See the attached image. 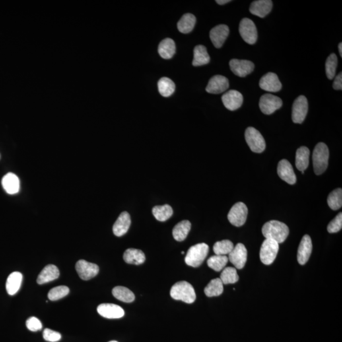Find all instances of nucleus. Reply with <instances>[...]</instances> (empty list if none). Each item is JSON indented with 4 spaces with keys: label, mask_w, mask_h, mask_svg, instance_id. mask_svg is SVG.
I'll return each mask as SVG.
<instances>
[{
    "label": "nucleus",
    "mask_w": 342,
    "mask_h": 342,
    "mask_svg": "<svg viewBox=\"0 0 342 342\" xmlns=\"http://www.w3.org/2000/svg\"><path fill=\"white\" fill-rule=\"evenodd\" d=\"M262 232L265 239H270L282 244L289 234V228L283 222L278 220H270L263 226Z\"/></svg>",
    "instance_id": "nucleus-1"
},
{
    "label": "nucleus",
    "mask_w": 342,
    "mask_h": 342,
    "mask_svg": "<svg viewBox=\"0 0 342 342\" xmlns=\"http://www.w3.org/2000/svg\"><path fill=\"white\" fill-rule=\"evenodd\" d=\"M170 295L174 300L192 304L196 299L194 288L187 281H179L175 283L171 288Z\"/></svg>",
    "instance_id": "nucleus-2"
},
{
    "label": "nucleus",
    "mask_w": 342,
    "mask_h": 342,
    "mask_svg": "<svg viewBox=\"0 0 342 342\" xmlns=\"http://www.w3.org/2000/svg\"><path fill=\"white\" fill-rule=\"evenodd\" d=\"M329 156V150L326 144H317L312 154L313 167L316 174H323L326 170L328 166Z\"/></svg>",
    "instance_id": "nucleus-3"
},
{
    "label": "nucleus",
    "mask_w": 342,
    "mask_h": 342,
    "mask_svg": "<svg viewBox=\"0 0 342 342\" xmlns=\"http://www.w3.org/2000/svg\"><path fill=\"white\" fill-rule=\"evenodd\" d=\"M209 250V246L204 243L193 245L187 251L185 263L189 266L199 267L207 257Z\"/></svg>",
    "instance_id": "nucleus-4"
},
{
    "label": "nucleus",
    "mask_w": 342,
    "mask_h": 342,
    "mask_svg": "<svg viewBox=\"0 0 342 342\" xmlns=\"http://www.w3.org/2000/svg\"><path fill=\"white\" fill-rule=\"evenodd\" d=\"M245 140H246L250 150L255 153H262L264 151L265 142L260 132L252 127H248L245 131Z\"/></svg>",
    "instance_id": "nucleus-5"
},
{
    "label": "nucleus",
    "mask_w": 342,
    "mask_h": 342,
    "mask_svg": "<svg viewBox=\"0 0 342 342\" xmlns=\"http://www.w3.org/2000/svg\"><path fill=\"white\" fill-rule=\"evenodd\" d=\"M279 251V244L275 241L265 239L261 247L260 258L265 265H270L275 261Z\"/></svg>",
    "instance_id": "nucleus-6"
},
{
    "label": "nucleus",
    "mask_w": 342,
    "mask_h": 342,
    "mask_svg": "<svg viewBox=\"0 0 342 342\" xmlns=\"http://www.w3.org/2000/svg\"><path fill=\"white\" fill-rule=\"evenodd\" d=\"M239 32L243 40L248 44L253 45L257 42L258 38L257 28L250 18H244L241 20Z\"/></svg>",
    "instance_id": "nucleus-7"
},
{
    "label": "nucleus",
    "mask_w": 342,
    "mask_h": 342,
    "mask_svg": "<svg viewBox=\"0 0 342 342\" xmlns=\"http://www.w3.org/2000/svg\"><path fill=\"white\" fill-rule=\"evenodd\" d=\"M248 209L246 205L243 202H238L231 209L228 213V219L230 223L236 227H240L246 222Z\"/></svg>",
    "instance_id": "nucleus-8"
},
{
    "label": "nucleus",
    "mask_w": 342,
    "mask_h": 342,
    "mask_svg": "<svg viewBox=\"0 0 342 342\" xmlns=\"http://www.w3.org/2000/svg\"><path fill=\"white\" fill-rule=\"evenodd\" d=\"M283 106L281 99L271 94H265L259 101V107L263 114L271 115Z\"/></svg>",
    "instance_id": "nucleus-9"
},
{
    "label": "nucleus",
    "mask_w": 342,
    "mask_h": 342,
    "mask_svg": "<svg viewBox=\"0 0 342 342\" xmlns=\"http://www.w3.org/2000/svg\"><path fill=\"white\" fill-rule=\"evenodd\" d=\"M308 112V102L306 96H298L292 107V121L294 123L302 124Z\"/></svg>",
    "instance_id": "nucleus-10"
},
{
    "label": "nucleus",
    "mask_w": 342,
    "mask_h": 342,
    "mask_svg": "<svg viewBox=\"0 0 342 342\" xmlns=\"http://www.w3.org/2000/svg\"><path fill=\"white\" fill-rule=\"evenodd\" d=\"M230 69L233 74L240 78L246 77L254 70L252 62L247 60L233 59L230 62Z\"/></svg>",
    "instance_id": "nucleus-11"
},
{
    "label": "nucleus",
    "mask_w": 342,
    "mask_h": 342,
    "mask_svg": "<svg viewBox=\"0 0 342 342\" xmlns=\"http://www.w3.org/2000/svg\"><path fill=\"white\" fill-rule=\"evenodd\" d=\"M228 255V260H230L236 268H244L247 260V250L244 244H237Z\"/></svg>",
    "instance_id": "nucleus-12"
},
{
    "label": "nucleus",
    "mask_w": 342,
    "mask_h": 342,
    "mask_svg": "<svg viewBox=\"0 0 342 342\" xmlns=\"http://www.w3.org/2000/svg\"><path fill=\"white\" fill-rule=\"evenodd\" d=\"M76 269L79 277L86 281L95 277L99 273L97 265L84 260H80L76 263Z\"/></svg>",
    "instance_id": "nucleus-13"
},
{
    "label": "nucleus",
    "mask_w": 342,
    "mask_h": 342,
    "mask_svg": "<svg viewBox=\"0 0 342 342\" xmlns=\"http://www.w3.org/2000/svg\"><path fill=\"white\" fill-rule=\"evenodd\" d=\"M222 101L226 108L234 111L240 108L244 102V97L241 93L236 90H230L222 96Z\"/></svg>",
    "instance_id": "nucleus-14"
},
{
    "label": "nucleus",
    "mask_w": 342,
    "mask_h": 342,
    "mask_svg": "<svg viewBox=\"0 0 342 342\" xmlns=\"http://www.w3.org/2000/svg\"><path fill=\"white\" fill-rule=\"evenodd\" d=\"M259 86L262 90L268 92H278L281 90L282 84L277 74L268 73L262 77Z\"/></svg>",
    "instance_id": "nucleus-15"
},
{
    "label": "nucleus",
    "mask_w": 342,
    "mask_h": 342,
    "mask_svg": "<svg viewBox=\"0 0 342 342\" xmlns=\"http://www.w3.org/2000/svg\"><path fill=\"white\" fill-rule=\"evenodd\" d=\"M229 33L230 30L226 25H218L212 28L210 32V38L214 46L217 48H221L229 36Z\"/></svg>",
    "instance_id": "nucleus-16"
},
{
    "label": "nucleus",
    "mask_w": 342,
    "mask_h": 342,
    "mask_svg": "<svg viewBox=\"0 0 342 342\" xmlns=\"http://www.w3.org/2000/svg\"><path fill=\"white\" fill-rule=\"evenodd\" d=\"M229 88V81L223 76L216 75L209 80L206 87V92L211 94H220L227 90Z\"/></svg>",
    "instance_id": "nucleus-17"
},
{
    "label": "nucleus",
    "mask_w": 342,
    "mask_h": 342,
    "mask_svg": "<svg viewBox=\"0 0 342 342\" xmlns=\"http://www.w3.org/2000/svg\"><path fill=\"white\" fill-rule=\"evenodd\" d=\"M98 314L108 319H119L124 316V311L117 305L113 304H102L98 307Z\"/></svg>",
    "instance_id": "nucleus-18"
},
{
    "label": "nucleus",
    "mask_w": 342,
    "mask_h": 342,
    "mask_svg": "<svg viewBox=\"0 0 342 342\" xmlns=\"http://www.w3.org/2000/svg\"><path fill=\"white\" fill-rule=\"evenodd\" d=\"M277 171L280 178L288 184L294 185L296 183V178L293 167L287 160L283 159L279 162Z\"/></svg>",
    "instance_id": "nucleus-19"
},
{
    "label": "nucleus",
    "mask_w": 342,
    "mask_h": 342,
    "mask_svg": "<svg viewBox=\"0 0 342 342\" xmlns=\"http://www.w3.org/2000/svg\"><path fill=\"white\" fill-rule=\"evenodd\" d=\"M312 250V240L308 234L303 236L298 247L297 261L300 265L306 264L310 258Z\"/></svg>",
    "instance_id": "nucleus-20"
},
{
    "label": "nucleus",
    "mask_w": 342,
    "mask_h": 342,
    "mask_svg": "<svg viewBox=\"0 0 342 342\" xmlns=\"http://www.w3.org/2000/svg\"><path fill=\"white\" fill-rule=\"evenodd\" d=\"M273 1L271 0H257L250 5V13L261 18L268 15L273 8Z\"/></svg>",
    "instance_id": "nucleus-21"
},
{
    "label": "nucleus",
    "mask_w": 342,
    "mask_h": 342,
    "mask_svg": "<svg viewBox=\"0 0 342 342\" xmlns=\"http://www.w3.org/2000/svg\"><path fill=\"white\" fill-rule=\"evenodd\" d=\"M131 224V218L129 213L127 212H122L113 226L114 234L119 237L124 235L129 230Z\"/></svg>",
    "instance_id": "nucleus-22"
},
{
    "label": "nucleus",
    "mask_w": 342,
    "mask_h": 342,
    "mask_svg": "<svg viewBox=\"0 0 342 342\" xmlns=\"http://www.w3.org/2000/svg\"><path fill=\"white\" fill-rule=\"evenodd\" d=\"M2 186L8 194H16L20 189L19 179L14 173H8L2 179Z\"/></svg>",
    "instance_id": "nucleus-23"
},
{
    "label": "nucleus",
    "mask_w": 342,
    "mask_h": 342,
    "mask_svg": "<svg viewBox=\"0 0 342 342\" xmlns=\"http://www.w3.org/2000/svg\"><path fill=\"white\" fill-rule=\"evenodd\" d=\"M60 272L59 269L55 265L49 264L47 265L45 268L41 271L38 278H37V283L39 285L49 283L57 280L59 277Z\"/></svg>",
    "instance_id": "nucleus-24"
},
{
    "label": "nucleus",
    "mask_w": 342,
    "mask_h": 342,
    "mask_svg": "<svg viewBox=\"0 0 342 342\" xmlns=\"http://www.w3.org/2000/svg\"><path fill=\"white\" fill-rule=\"evenodd\" d=\"M22 278V275L19 272H14L8 277L6 289L10 295H14L17 293L21 286Z\"/></svg>",
    "instance_id": "nucleus-25"
},
{
    "label": "nucleus",
    "mask_w": 342,
    "mask_h": 342,
    "mask_svg": "<svg viewBox=\"0 0 342 342\" xmlns=\"http://www.w3.org/2000/svg\"><path fill=\"white\" fill-rule=\"evenodd\" d=\"M158 52L164 59H170L176 53V45L171 38H166L158 45Z\"/></svg>",
    "instance_id": "nucleus-26"
},
{
    "label": "nucleus",
    "mask_w": 342,
    "mask_h": 342,
    "mask_svg": "<svg viewBox=\"0 0 342 342\" xmlns=\"http://www.w3.org/2000/svg\"><path fill=\"white\" fill-rule=\"evenodd\" d=\"M124 260L130 264L140 265L145 261V255L139 249H129L124 253Z\"/></svg>",
    "instance_id": "nucleus-27"
},
{
    "label": "nucleus",
    "mask_w": 342,
    "mask_h": 342,
    "mask_svg": "<svg viewBox=\"0 0 342 342\" xmlns=\"http://www.w3.org/2000/svg\"><path fill=\"white\" fill-rule=\"evenodd\" d=\"M193 53H194L192 62L193 66L198 67V66L207 65L209 63L211 58L208 54L205 47L203 45H198L195 47Z\"/></svg>",
    "instance_id": "nucleus-28"
},
{
    "label": "nucleus",
    "mask_w": 342,
    "mask_h": 342,
    "mask_svg": "<svg viewBox=\"0 0 342 342\" xmlns=\"http://www.w3.org/2000/svg\"><path fill=\"white\" fill-rule=\"evenodd\" d=\"M310 151L306 147H301L296 152L295 165L298 170L304 171L310 163Z\"/></svg>",
    "instance_id": "nucleus-29"
},
{
    "label": "nucleus",
    "mask_w": 342,
    "mask_h": 342,
    "mask_svg": "<svg viewBox=\"0 0 342 342\" xmlns=\"http://www.w3.org/2000/svg\"><path fill=\"white\" fill-rule=\"evenodd\" d=\"M191 224L189 220H185L177 224L172 230V235L178 242H182L186 239L189 231L191 230Z\"/></svg>",
    "instance_id": "nucleus-30"
},
{
    "label": "nucleus",
    "mask_w": 342,
    "mask_h": 342,
    "mask_svg": "<svg viewBox=\"0 0 342 342\" xmlns=\"http://www.w3.org/2000/svg\"><path fill=\"white\" fill-rule=\"evenodd\" d=\"M196 24V17L191 14H186L181 17L178 23L179 32L187 34L192 31Z\"/></svg>",
    "instance_id": "nucleus-31"
},
{
    "label": "nucleus",
    "mask_w": 342,
    "mask_h": 342,
    "mask_svg": "<svg viewBox=\"0 0 342 342\" xmlns=\"http://www.w3.org/2000/svg\"><path fill=\"white\" fill-rule=\"evenodd\" d=\"M112 294L115 298L123 302L131 303L135 299V296L133 292L124 286L115 287L112 290Z\"/></svg>",
    "instance_id": "nucleus-32"
},
{
    "label": "nucleus",
    "mask_w": 342,
    "mask_h": 342,
    "mask_svg": "<svg viewBox=\"0 0 342 342\" xmlns=\"http://www.w3.org/2000/svg\"><path fill=\"white\" fill-rule=\"evenodd\" d=\"M224 287L223 283L220 278H216L211 280L210 283L205 288L204 292L206 296L209 297L212 296H219L223 292Z\"/></svg>",
    "instance_id": "nucleus-33"
},
{
    "label": "nucleus",
    "mask_w": 342,
    "mask_h": 342,
    "mask_svg": "<svg viewBox=\"0 0 342 342\" xmlns=\"http://www.w3.org/2000/svg\"><path fill=\"white\" fill-rule=\"evenodd\" d=\"M176 86L170 78H162L158 82V90L164 97H169L174 93Z\"/></svg>",
    "instance_id": "nucleus-34"
},
{
    "label": "nucleus",
    "mask_w": 342,
    "mask_h": 342,
    "mask_svg": "<svg viewBox=\"0 0 342 342\" xmlns=\"http://www.w3.org/2000/svg\"><path fill=\"white\" fill-rule=\"evenodd\" d=\"M154 217L159 221L164 222L171 218L173 214L172 208L170 205L155 206L152 209Z\"/></svg>",
    "instance_id": "nucleus-35"
},
{
    "label": "nucleus",
    "mask_w": 342,
    "mask_h": 342,
    "mask_svg": "<svg viewBox=\"0 0 342 342\" xmlns=\"http://www.w3.org/2000/svg\"><path fill=\"white\" fill-rule=\"evenodd\" d=\"M228 262L226 255H215L210 257L207 261L208 266L216 271H220L225 267Z\"/></svg>",
    "instance_id": "nucleus-36"
},
{
    "label": "nucleus",
    "mask_w": 342,
    "mask_h": 342,
    "mask_svg": "<svg viewBox=\"0 0 342 342\" xmlns=\"http://www.w3.org/2000/svg\"><path fill=\"white\" fill-rule=\"evenodd\" d=\"M220 279L224 285L236 283L239 280L236 269L232 267H226L222 271Z\"/></svg>",
    "instance_id": "nucleus-37"
},
{
    "label": "nucleus",
    "mask_w": 342,
    "mask_h": 342,
    "mask_svg": "<svg viewBox=\"0 0 342 342\" xmlns=\"http://www.w3.org/2000/svg\"><path fill=\"white\" fill-rule=\"evenodd\" d=\"M327 204L331 209H341L342 205V189L338 188L333 190L327 197Z\"/></svg>",
    "instance_id": "nucleus-38"
},
{
    "label": "nucleus",
    "mask_w": 342,
    "mask_h": 342,
    "mask_svg": "<svg viewBox=\"0 0 342 342\" xmlns=\"http://www.w3.org/2000/svg\"><path fill=\"white\" fill-rule=\"evenodd\" d=\"M233 248V244L230 240H224L216 242L213 250L216 255H226L232 252Z\"/></svg>",
    "instance_id": "nucleus-39"
},
{
    "label": "nucleus",
    "mask_w": 342,
    "mask_h": 342,
    "mask_svg": "<svg viewBox=\"0 0 342 342\" xmlns=\"http://www.w3.org/2000/svg\"><path fill=\"white\" fill-rule=\"evenodd\" d=\"M338 65V59L337 55L335 53H332L329 55L326 60L325 69H326V74L329 79H334L336 70H337Z\"/></svg>",
    "instance_id": "nucleus-40"
},
{
    "label": "nucleus",
    "mask_w": 342,
    "mask_h": 342,
    "mask_svg": "<svg viewBox=\"0 0 342 342\" xmlns=\"http://www.w3.org/2000/svg\"><path fill=\"white\" fill-rule=\"evenodd\" d=\"M69 288L66 286H59L52 288L49 292L48 297L51 301H56V300L61 299L69 293Z\"/></svg>",
    "instance_id": "nucleus-41"
},
{
    "label": "nucleus",
    "mask_w": 342,
    "mask_h": 342,
    "mask_svg": "<svg viewBox=\"0 0 342 342\" xmlns=\"http://www.w3.org/2000/svg\"><path fill=\"white\" fill-rule=\"evenodd\" d=\"M342 228V213L338 214L334 219L331 220L327 226V232L329 233H335L340 232Z\"/></svg>",
    "instance_id": "nucleus-42"
},
{
    "label": "nucleus",
    "mask_w": 342,
    "mask_h": 342,
    "mask_svg": "<svg viewBox=\"0 0 342 342\" xmlns=\"http://www.w3.org/2000/svg\"><path fill=\"white\" fill-rule=\"evenodd\" d=\"M43 338L45 341L50 342H57L61 339V335L57 331L50 329H45L43 332Z\"/></svg>",
    "instance_id": "nucleus-43"
},
{
    "label": "nucleus",
    "mask_w": 342,
    "mask_h": 342,
    "mask_svg": "<svg viewBox=\"0 0 342 342\" xmlns=\"http://www.w3.org/2000/svg\"><path fill=\"white\" fill-rule=\"evenodd\" d=\"M26 326L30 331H37L42 329V323L35 317L30 318L26 321Z\"/></svg>",
    "instance_id": "nucleus-44"
},
{
    "label": "nucleus",
    "mask_w": 342,
    "mask_h": 342,
    "mask_svg": "<svg viewBox=\"0 0 342 342\" xmlns=\"http://www.w3.org/2000/svg\"><path fill=\"white\" fill-rule=\"evenodd\" d=\"M333 87L336 90H342V73H341L336 76L333 82Z\"/></svg>",
    "instance_id": "nucleus-45"
},
{
    "label": "nucleus",
    "mask_w": 342,
    "mask_h": 342,
    "mask_svg": "<svg viewBox=\"0 0 342 342\" xmlns=\"http://www.w3.org/2000/svg\"><path fill=\"white\" fill-rule=\"evenodd\" d=\"M229 2H231L230 0H217V1H216V3L221 5H225V4L229 3Z\"/></svg>",
    "instance_id": "nucleus-46"
},
{
    "label": "nucleus",
    "mask_w": 342,
    "mask_h": 342,
    "mask_svg": "<svg viewBox=\"0 0 342 342\" xmlns=\"http://www.w3.org/2000/svg\"><path fill=\"white\" fill-rule=\"evenodd\" d=\"M339 51L340 53V55H341V57H342V43H340V44L339 45Z\"/></svg>",
    "instance_id": "nucleus-47"
},
{
    "label": "nucleus",
    "mask_w": 342,
    "mask_h": 342,
    "mask_svg": "<svg viewBox=\"0 0 342 342\" xmlns=\"http://www.w3.org/2000/svg\"><path fill=\"white\" fill-rule=\"evenodd\" d=\"M302 174H304V171H301Z\"/></svg>",
    "instance_id": "nucleus-48"
},
{
    "label": "nucleus",
    "mask_w": 342,
    "mask_h": 342,
    "mask_svg": "<svg viewBox=\"0 0 342 342\" xmlns=\"http://www.w3.org/2000/svg\"><path fill=\"white\" fill-rule=\"evenodd\" d=\"M117 342V341H111V342Z\"/></svg>",
    "instance_id": "nucleus-49"
},
{
    "label": "nucleus",
    "mask_w": 342,
    "mask_h": 342,
    "mask_svg": "<svg viewBox=\"0 0 342 342\" xmlns=\"http://www.w3.org/2000/svg\"><path fill=\"white\" fill-rule=\"evenodd\" d=\"M181 253H182L183 255V254H185V252H181Z\"/></svg>",
    "instance_id": "nucleus-50"
}]
</instances>
